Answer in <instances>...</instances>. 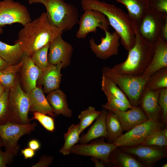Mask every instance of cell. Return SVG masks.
Returning <instances> with one entry per match:
<instances>
[{"label":"cell","instance_id":"1","mask_svg":"<svg viewBox=\"0 0 167 167\" xmlns=\"http://www.w3.org/2000/svg\"><path fill=\"white\" fill-rule=\"evenodd\" d=\"M23 26L15 42L30 58L36 51L62 36L63 32L49 21L45 12Z\"/></svg>","mask_w":167,"mask_h":167},{"label":"cell","instance_id":"2","mask_svg":"<svg viewBox=\"0 0 167 167\" xmlns=\"http://www.w3.org/2000/svg\"><path fill=\"white\" fill-rule=\"evenodd\" d=\"M83 10H93L103 14L110 25L119 36L120 42L128 51L135 41L133 24L128 14L121 8L105 1L98 0H81Z\"/></svg>","mask_w":167,"mask_h":167},{"label":"cell","instance_id":"3","mask_svg":"<svg viewBox=\"0 0 167 167\" xmlns=\"http://www.w3.org/2000/svg\"><path fill=\"white\" fill-rule=\"evenodd\" d=\"M135 41L128 51L126 60L111 69L121 74L135 76H142L148 66L153 54V45L141 36L137 26L133 24Z\"/></svg>","mask_w":167,"mask_h":167},{"label":"cell","instance_id":"4","mask_svg":"<svg viewBox=\"0 0 167 167\" xmlns=\"http://www.w3.org/2000/svg\"><path fill=\"white\" fill-rule=\"evenodd\" d=\"M101 71L103 75L118 85L132 106L139 105L141 95L148 78L142 75L135 76L120 74L113 71L108 66L103 67Z\"/></svg>","mask_w":167,"mask_h":167},{"label":"cell","instance_id":"5","mask_svg":"<svg viewBox=\"0 0 167 167\" xmlns=\"http://www.w3.org/2000/svg\"><path fill=\"white\" fill-rule=\"evenodd\" d=\"M43 5L49 21L63 31L71 30L78 23V11L74 5L63 0H47Z\"/></svg>","mask_w":167,"mask_h":167},{"label":"cell","instance_id":"6","mask_svg":"<svg viewBox=\"0 0 167 167\" xmlns=\"http://www.w3.org/2000/svg\"><path fill=\"white\" fill-rule=\"evenodd\" d=\"M8 122L20 124H30L29 101L27 93L22 89L17 76L14 85L9 89Z\"/></svg>","mask_w":167,"mask_h":167},{"label":"cell","instance_id":"7","mask_svg":"<svg viewBox=\"0 0 167 167\" xmlns=\"http://www.w3.org/2000/svg\"><path fill=\"white\" fill-rule=\"evenodd\" d=\"M163 125L160 121L148 120L122 134L113 143L117 147L141 144L149 135L162 128Z\"/></svg>","mask_w":167,"mask_h":167},{"label":"cell","instance_id":"8","mask_svg":"<svg viewBox=\"0 0 167 167\" xmlns=\"http://www.w3.org/2000/svg\"><path fill=\"white\" fill-rule=\"evenodd\" d=\"M36 125L35 122L27 124L8 122L0 125V137L5 151L16 155L19 149L18 144L19 139L23 135L30 133Z\"/></svg>","mask_w":167,"mask_h":167},{"label":"cell","instance_id":"9","mask_svg":"<svg viewBox=\"0 0 167 167\" xmlns=\"http://www.w3.org/2000/svg\"><path fill=\"white\" fill-rule=\"evenodd\" d=\"M27 8L13 0H3L0 3V27L18 23L23 26L31 21Z\"/></svg>","mask_w":167,"mask_h":167},{"label":"cell","instance_id":"10","mask_svg":"<svg viewBox=\"0 0 167 167\" xmlns=\"http://www.w3.org/2000/svg\"><path fill=\"white\" fill-rule=\"evenodd\" d=\"M119 147L122 151L134 156L144 167H154L156 162L167 156L165 147L142 144Z\"/></svg>","mask_w":167,"mask_h":167},{"label":"cell","instance_id":"11","mask_svg":"<svg viewBox=\"0 0 167 167\" xmlns=\"http://www.w3.org/2000/svg\"><path fill=\"white\" fill-rule=\"evenodd\" d=\"M104 138L101 137L88 144H75L71 148L70 153L97 158L105 164L110 165L109 155L117 147L113 143L105 142Z\"/></svg>","mask_w":167,"mask_h":167},{"label":"cell","instance_id":"12","mask_svg":"<svg viewBox=\"0 0 167 167\" xmlns=\"http://www.w3.org/2000/svg\"><path fill=\"white\" fill-rule=\"evenodd\" d=\"M167 16L150 8L137 28L142 38L153 45L160 37L162 27Z\"/></svg>","mask_w":167,"mask_h":167},{"label":"cell","instance_id":"13","mask_svg":"<svg viewBox=\"0 0 167 167\" xmlns=\"http://www.w3.org/2000/svg\"><path fill=\"white\" fill-rule=\"evenodd\" d=\"M84 11L78 23L79 28L76 34L78 39H85L89 33H96L98 27L104 32L109 30V22L103 14L93 10Z\"/></svg>","mask_w":167,"mask_h":167},{"label":"cell","instance_id":"14","mask_svg":"<svg viewBox=\"0 0 167 167\" xmlns=\"http://www.w3.org/2000/svg\"><path fill=\"white\" fill-rule=\"evenodd\" d=\"M105 37L102 36L101 43L96 44L92 38L89 40L92 51L98 58L106 60L110 57L117 55L119 52L120 37L115 31L110 33L105 31Z\"/></svg>","mask_w":167,"mask_h":167},{"label":"cell","instance_id":"15","mask_svg":"<svg viewBox=\"0 0 167 167\" xmlns=\"http://www.w3.org/2000/svg\"><path fill=\"white\" fill-rule=\"evenodd\" d=\"M73 51V46L65 41L60 36L49 44L48 59L49 64L56 65L62 63L63 68L69 66Z\"/></svg>","mask_w":167,"mask_h":167},{"label":"cell","instance_id":"16","mask_svg":"<svg viewBox=\"0 0 167 167\" xmlns=\"http://www.w3.org/2000/svg\"><path fill=\"white\" fill-rule=\"evenodd\" d=\"M160 90H152L144 88L141 95L139 106L148 120L160 122L162 112L158 100Z\"/></svg>","mask_w":167,"mask_h":167},{"label":"cell","instance_id":"17","mask_svg":"<svg viewBox=\"0 0 167 167\" xmlns=\"http://www.w3.org/2000/svg\"><path fill=\"white\" fill-rule=\"evenodd\" d=\"M62 63L56 65L49 64L47 68L41 71L36 84L39 86H43L44 93L48 94L59 89L62 76Z\"/></svg>","mask_w":167,"mask_h":167},{"label":"cell","instance_id":"18","mask_svg":"<svg viewBox=\"0 0 167 167\" xmlns=\"http://www.w3.org/2000/svg\"><path fill=\"white\" fill-rule=\"evenodd\" d=\"M19 71L24 91L28 93L36 87L41 71L33 63L30 57L24 53Z\"/></svg>","mask_w":167,"mask_h":167},{"label":"cell","instance_id":"19","mask_svg":"<svg viewBox=\"0 0 167 167\" xmlns=\"http://www.w3.org/2000/svg\"><path fill=\"white\" fill-rule=\"evenodd\" d=\"M153 45V54L152 60L142 75L147 78L161 69L167 68V42L160 37Z\"/></svg>","mask_w":167,"mask_h":167},{"label":"cell","instance_id":"20","mask_svg":"<svg viewBox=\"0 0 167 167\" xmlns=\"http://www.w3.org/2000/svg\"><path fill=\"white\" fill-rule=\"evenodd\" d=\"M108 110L117 115L124 131L126 132L148 120L139 106L133 107L125 111H121L116 108H110Z\"/></svg>","mask_w":167,"mask_h":167},{"label":"cell","instance_id":"21","mask_svg":"<svg viewBox=\"0 0 167 167\" xmlns=\"http://www.w3.org/2000/svg\"><path fill=\"white\" fill-rule=\"evenodd\" d=\"M124 5L133 24L138 28L150 9L149 0H114Z\"/></svg>","mask_w":167,"mask_h":167},{"label":"cell","instance_id":"22","mask_svg":"<svg viewBox=\"0 0 167 167\" xmlns=\"http://www.w3.org/2000/svg\"><path fill=\"white\" fill-rule=\"evenodd\" d=\"M47 94L46 98L56 116L61 114L69 118L72 117V111L69 107L66 96L62 90L58 89Z\"/></svg>","mask_w":167,"mask_h":167},{"label":"cell","instance_id":"23","mask_svg":"<svg viewBox=\"0 0 167 167\" xmlns=\"http://www.w3.org/2000/svg\"><path fill=\"white\" fill-rule=\"evenodd\" d=\"M27 93L29 101V111L38 112L52 117L56 116L44 95L42 86L38 85Z\"/></svg>","mask_w":167,"mask_h":167},{"label":"cell","instance_id":"24","mask_svg":"<svg viewBox=\"0 0 167 167\" xmlns=\"http://www.w3.org/2000/svg\"><path fill=\"white\" fill-rule=\"evenodd\" d=\"M101 111L100 115L87 132L82 135L80 137L79 142L80 144L87 143L90 141L98 138H107L105 120L107 111L104 108Z\"/></svg>","mask_w":167,"mask_h":167},{"label":"cell","instance_id":"25","mask_svg":"<svg viewBox=\"0 0 167 167\" xmlns=\"http://www.w3.org/2000/svg\"><path fill=\"white\" fill-rule=\"evenodd\" d=\"M23 54L18 42H15L14 45H10L0 41V56L10 65L19 63Z\"/></svg>","mask_w":167,"mask_h":167},{"label":"cell","instance_id":"26","mask_svg":"<svg viewBox=\"0 0 167 167\" xmlns=\"http://www.w3.org/2000/svg\"><path fill=\"white\" fill-rule=\"evenodd\" d=\"M109 160L111 164L116 167H144L134 156L121 150H118L117 147L110 154Z\"/></svg>","mask_w":167,"mask_h":167},{"label":"cell","instance_id":"27","mask_svg":"<svg viewBox=\"0 0 167 167\" xmlns=\"http://www.w3.org/2000/svg\"><path fill=\"white\" fill-rule=\"evenodd\" d=\"M107 138L109 143H113L123 134L124 130L117 115L108 110L106 117Z\"/></svg>","mask_w":167,"mask_h":167},{"label":"cell","instance_id":"28","mask_svg":"<svg viewBox=\"0 0 167 167\" xmlns=\"http://www.w3.org/2000/svg\"><path fill=\"white\" fill-rule=\"evenodd\" d=\"M79 123L73 124L68 128L67 132L63 134L64 143L59 152L64 155H69L72 148L79 141Z\"/></svg>","mask_w":167,"mask_h":167},{"label":"cell","instance_id":"29","mask_svg":"<svg viewBox=\"0 0 167 167\" xmlns=\"http://www.w3.org/2000/svg\"><path fill=\"white\" fill-rule=\"evenodd\" d=\"M145 88L152 90L167 88V68L161 69L150 77Z\"/></svg>","mask_w":167,"mask_h":167},{"label":"cell","instance_id":"30","mask_svg":"<svg viewBox=\"0 0 167 167\" xmlns=\"http://www.w3.org/2000/svg\"><path fill=\"white\" fill-rule=\"evenodd\" d=\"M21 65V61L17 64L9 65L6 69L0 71V83L6 89H9L14 85Z\"/></svg>","mask_w":167,"mask_h":167},{"label":"cell","instance_id":"31","mask_svg":"<svg viewBox=\"0 0 167 167\" xmlns=\"http://www.w3.org/2000/svg\"><path fill=\"white\" fill-rule=\"evenodd\" d=\"M101 112V111H97L94 107L91 106L80 112L78 116V118L80 120L79 123L80 134L96 120Z\"/></svg>","mask_w":167,"mask_h":167},{"label":"cell","instance_id":"32","mask_svg":"<svg viewBox=\"0 0 167 167\" xmlns=\"http://www.w3.org/2000/svg\"><path fill=\"white\" fill-rule=\"evenodd\" d=\"M101 88L105 89L113 96L128 105L132 106L125 95L118 85L103 75L101 82Z\"/></svg>","mask_w":167,"mask_h":167},{"label":"cell","instance_id":"33","mask_svg":"<svg viewBox=\"0 0 167 167\" xmlns=\"http://www.w3.org/2000/svg\"><path fill=\"white\" fill-rule=\"evenodd\" d=\"M141 144L167 148V129L162 128L153 132Z\"/></svg>","mask_w":167,"mask_h":167},{"label":"cell","instance_id":"34","mask_svg":"<svg viewBox=\"0 0 167 167\" xmlns=\"http://www.w3.org/2000/svg\"><path fill=\"white\" fill-rule=\"evenodd\" d=\"M49 44L36 51L31 58L34 65L41 71L47 68L49 65L48 59Z\"/></svg>","mask_w":167,"mask_h":167},{"label":"cell","instance_id":"35","mask_svg":"<svg viewBox=\"0 0 167 167\" xmlns=\"http://www.w3.org/2000/svg\"><path fill=\"white\" fill-rule=\"evenodd\" d=\"M101 89L106 96L107 100V102L102 105L104 109L108 110L110 108H116L121 111H125L133 107L113 96L105 89L102 88Z\"/></svg>","mask_w":167,"mask_h":167},{"label":"cell","instance_id":"36","mask_svg":"<svg viewBox=\"0 0 167 167\" xmlns=\"http://www.w3.org/2000/svg\"><path fill=\"white\" fill-rule=\"evenodd\" d=\"M9 89H6L0 96V125L6 124L9 122Z\"/></svg>","mask_w":167,"mask_h":167},{"label":"cell","instance_id":"37","mask_svg":"<svg viewBox=\"0 0 167 167\" xmlns=\"http://www.w3.org/2000/svg\"><path fill=\"white\" fill-rule=\"evenodd\" d=\"M33 117L31 120H37L42 126L47 131L53 132L55 129L54 121L53 118L46 114L38 112H33Z\"/></svg>","mask_w":167,"mask_h":167},{"label":"cell","instance_id":"38","mask_svg":"<svg viewBox=\"0 0 167 167\" xmlns=\"http://www.w3.org/2000/svg\"><path fill=\"white\" fill-rule=\"evenodd\" d=\"M158 103L162 112V123L165 124L167 122V88L160 90Z\"/></svg>","mask_w":167,"mask_h":167},{"label":"cell","instance_id":"39","mask_svg":"<svg viewBox=\"0 0 167 167\" xmlns=\"http://www.w3.org/2000/svg\"><path fill=\"white\" fill-rule=\"evenodd\" d=\"M150 7L167 16V0H149Z\"/></svg>","mask_w":167,"mask_h":167},{"label":"cell","instance_id":"40","mask_svg":"<svg viewBox=\"0 0 167 167\" xmlns=\"http://www.w3.org/2000/svg\"><path fill=\"white\" fill-rule=\"evenodd\" d=\"M15 155L6 151H2L0 148V167H6L13 161Z\"/></svg>","mask_w":167,"mask_h":167},{"label":"cell","instance_id":"41","mask_svg":"<svg viewBox=\"0 0 167 167\" xmlns=\"http://www.w3.org/2000/svg\"><path fill=\"white\" fill-rule=\"evenodd\" d=\"M53 157L43 156L40 158L39 161L32 167H47L50 165L53 161Z\"/></svg>","mask_w":167,"mask_h":167},{"label":"cell","instance_id":"42","mask_svg":"<svg viewBox=\"0 0 167 167\" xmlns=\"http://www.w3.org/2000/svg\"><path fill=\"white\" fill-rule=\"evenodd\" d=\"M21 153L26 159L32 158L35 154V151L29 147L21 150Z\"/></svg>","mask_w":167,"mask_h":167},{"label":"cell","instance_id":"43","mask_svg":"<svg viewBox=\"0 0 167 167\" xmlns=\"http://www.w3.org/2000/svg\"><path fill=\"white\" fill-rule=\"evenodd\" d=\"M29 147L35 151L38 150L40 148L41 145L39 141L36 139H32L28 143Z\"/></svg>","mask_w":167,"mask_h":167},{"label":"cell","instance_id":"44","mask_svg":"<svg viewBox=\"0 0 167 167\" xmlns=\"http://www.w3.org/2000/svg\"><path fill=\"white\" fill-rule=\"evenodd\" d=\"M160 37L167 42V19L162 27Z\"/></svg>","mask_w":167,"mask_h":167},{"label":"cell","instance_id":"45","mask_svg":"<svg viewBox=\"0 0 167 167\" xmlns=\"http://www.w3.org/2000/svg\"><path fill=\"white\" fill-rule=\"evenodd\" d=\"M91 160L94 163L96 167H105V164L103 161L98 158L92 157Z\"/></svg>","mask_w":167,"mask_h":167},{"label":"cell","instance_id":"46","mask_svg":"<svg viewBox=\"0 0 167 167\" xmlns=\"http://www.w3.org/2000/svg\"><path fill=\"white\" fill-rule=\"evenodd\" d=\"M9 65L0 56V71H3Z\"/></svg>","mask_w":167,"mask_h":167},{"label":"cell","instance_id":"47","mask_svg":"<svg viewBox=\"0 0 167 167\" xmlns=\"http://www.w3.org/2000/svg\"><path fill=\"white\" fill-rule=\"evenodd\" d=\"M30 4L33 3H41L44 4V3L47 0H26Z\"/></svg>","mask_w":167,"mask_h":167},{"label":"cell","instance_id":"48","mask_svg":"<svg viewBox=\"0 0 167 167\" xmlns=\"http://www.w3.org/2000/svg\"><path fill=\"white\" fill-rule=\"evenodd\" d=\"M6 89L0 83V96L2 94Z\"/></svg>","mask_w":167,"mask_h":167},{"label":"cell","instance_id":"49","mask_svg":"<svg viewBox=\"0 0 167 167\" xmlns=\"http://www.w3.org/2000/svg\"><path fill=\"white\" fill-rule=\"evenodd\" d=\"M3 146V143L2 140L0 137V148L1 147Z\"/></svg>","mask_w":167,"mask_h":167},{"label":"cell","instance_id":"50","mask_svg":"<svg viewBox=\"0 0 167 167\" xmlns=\"http://www.w3.org/2000/svg\"><path fill=\"white\" fill-rule=\"evenodd\" d=\"M3 32V29L2 27H0V35Z\"/></svg>","mask_w":167,"mask_h":167},{"label":"cell","instance_id":"51","mask_svg":"<svg viewBox=\"0 0 167 167\" xmlns=\"http://www.w3.org/2000/svg\"><path fill=\"white\" fill-rule=\"evenodd\" d=\"M162 167H167V163H166L165 164H164L161 165Z\"/></svg>","mask_w":167,"mask_h":167},{"label":"cell","instance_id":"52","mask_svg":"<svg viewBox=\"0 0 167 167\" xmlns=\"http://www.w3.org/2000/svg\"><path fill=\"white\" fill-rule=\"evenodd\" d=\"M1 1H0V2H1Z\"/></svg>","mask_w":167,"mask_h":167}]
</instances>
